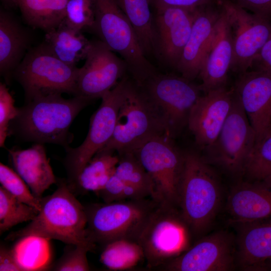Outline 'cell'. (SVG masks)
<instances>
[{
    "label": "cell",
    "instance_id": "8",
    "mask_svg": "<svg viewBox=\"0 0 271 271\" xmlns=\"http://www.w3.org/2000/svg\"><path fill=\"white\" fill-rule=\"evenodd\" d=\"M192 232L178 207L160 205L150 216L138 242L149 269H158L191 245Z\"/></svg>",
    "mask_w": 271,
    "mask_h": 271
},
{
    "label": "cell",
    "instance_id": "22",
    "mask_svg": "<svg viewBox=\"0 0 271 271\" xmlns=\"http://www.w3.org/2000/svg\"><path fill=\"white\" fill-rule=\"evenodd\" d=\"M242 225L237 258L247 270H271V217Z\"/></svg>",
    "mask_w": 271,
    "mask_h": 271
},
{
    "label": "cell",
    "instance_id": "33",
    "mask_svg": "<svg viewBox=\"0 0 271 271\" xmlns=\"http://www.w3.org/2000/svg\"><path fill=\"white\" fill-rule=\"evenodd\" d=\"M118 164L114 174L125 182L146 190L151 197L153 184L147 172L132 152L117 155Z\"/></svg>",
    "mask_w": 271,
    "mask_h": 271
},
{
    "label": "cell",
    "instance_id": "37",
    "mask_svg": "<svg viewBox=\"0 0 271 271\" xmlns=\"http://www.w3.org/2000/svg\"><path fill=\"white\" fill-rule=\"evenodd\" d=\"M19 113L18 108L15 106L14 99L9 89L4 83L0 84V146L4 147L9 134L10 123Z\"/></svg>",
    "mask_w": 271,
    "mask_h": 271
},
{
    "label": "cell",
    "instance_id": "23",
    "mask_svg": "<svg viewBox=\"0 0 271 271\" xmlns=\"http://www.w3.org/2000/svg\"><path fill=\"white\" fill-rule=\"evenodd\" d=\"M30 31L9 11L0 10V73L7 83L31 48Z\"/></svg>",
    "mask_w": 271,
    "mask_h": 271
},
{
    "label": "cell",
    "instance_id": "20",
    "mask_svg": "<svg viewBox=\"0 0 271 271\" xmlns=\"http://www.w3.org/2000/svg\"><path fill=\"white\" fill-rule=\"evenodd\" d=\"M227 209L232 221L240 224L271 217V183H240L231 191Z\"/></svg>",
    "mask_w": 271,
    "mask_h": 271
},
{
    "label": "cell",
    "instance_id": "13",
    "mask_svg": "<svg viewBox=\"0 0 271 271\" xmlns=\"http://www.w3.org/2000/svg\"><path fill=\"white\" fill-rule=\"evenodd\" d=\"M231 28L233 55L230 69L244 73L252 64L271 35V20L249 13L236 3L219 0Z\"/></svg>",
    "mask_w": 271,
    "mask_h": 271
},
{
    "label": "cell",
    "instance_id": "30",
    "mask_svg": "<svg viewBox=\"0 0 271 271\" xmlns=\"http://www.w3.org/2000/svg\"><path fill=\"white\" fill-rule=\"evenodd\" d=\"M99 260L109 270L119 271L134 268L145 257L138 241L121 238L104 245Z\"/></svg>",
    "mask_w": 271,
    "mask_h": 271
},
{
    "label": "cell",
    "instance_id": "25",
    "mask_svg": "<svg viewBox=\"0 0 271 271\" xmlns=\"http://www.w3.org/2000/svg\"><path fill=\"white\" fill-rule=\"evenodd\" d=\"M43 42L57 58L71 66L85 59L91 44L82 32L63 22L57 28L46 33Z\"/></svg>",
    "mask_w": 271,
    "mask_h": 271
},
{
    "label": "cell",
    "instance_id": "24",
    "mask_svg": "<svg viewBox=\"0 0 271 271\" xmlns=\"http://www.w3.org/2000/svg\"><path fill=\"white\" fill-rule=\"evenodd\" d=\"M9 153L15 171L41 200L44 192L56 183L43 144L36 143L25 150L13 149Z\"/></svg>",
    "mask_w": 271,
    "mask_h": 271
},
{
    "label": "cell",
    "instance_id": "6",
    "mask_svg": "<svg viewBox=\"0 0 271 271\" xmlns=\"http://www.w3.org/2000/svg\"><path fill=\"white\" fill-rule=\"evenodd\" d=\"M89 31L96 35L111 50L120 55L138 85H141L157 72L116 0H96L95 22Z\"/></svg>",
    "mask_w": 271,
    "mask_h": 271
},
{
    "label": "cell",
    "instance_id": "28",
    "mask_svg": "<svg viewBox=\"0 0 271 271\" xmlns=\"http://www.w3.org/2000/svg\"><path fill=\"white\" fill-rule=\"evenodd\" d=\"M107 151L98 152L81 169L72 181V187L97 194L102 190L114 173L119 161L118 155Z\"/></svg>",
    "mask_w": 271,
    "mask_h": 271
},
{
    "label": "cell",
    "instance_id": "14",
    "mask_svg": "<svg viewBox=\"0 0 271 271\" xmlns=\"http://www.w3.org/2000/svg\"><path fill=\"white\" fill-rule=\"evenodd\" d=\"M85 60L79 68L74 96L91 101L111 90L127 70L123 59L99 40L91 41Z\"/></svg>",
    "mask_w": 271,
    "mask_h": 271
},
{
    "label": "cell",
    "instance_id": "32",
    "mask_svg": "<svg viewBox=\"0 0 271 271\" xmlns=\"http://www.w3.org/2000/svg\"><path fill=\"white\" fill-rule=\"evenodd\" d=\"M39 211L0 187V234L21 223L31 221Z\"/></svg>",
    "mask_w": 271,
    "mask_h": 271
},
{
    "label": "cell",
    "instance_id": "17",
    "mask_svg": "<svg viewBox=\"0 0 271 271\" xmlns=\"http://www.w3.org/2000/svg\"><path fill=\"white\" fill-rule=\"evenodd\" d=\"M233 92L256 135L255 143L269 130L271 119V72L255 69L240 74Z\"/></svg>",
    "mask_w": 271,
    "mask_h": 271
},
{
    "label": "cell",
    "instance_id": "27",
    "mask_svg": "<svg viewBox=\"0 0 271 271\" xmlns=\"http://www.w3.org/2000/svg\"><path fill=\"white\" fill-rule=\"evenodd\" d=\"M26 24L49 32L63 21L68 0H16Z\"/></svg>",
    "mask_w": 271,
    "mask_h": 271
},
{
    "label": "cell",
    "instance_id": "2",
    "mask_svg": "<svg viewBox=\"0 0 271 271\" xmlns=\"http://www.w3.org/2000/svg\"><path fill=\"white\" fill-rule=\"evenodd\" d=\"M71 188L69 183L61 182L52 194L41 199L36 216L26 226L9 234L7 239L35 235L94 249L96 244L87 235L85 208Z\"/></svg>",
    "mask_w": 271,
    "mask_h": 271
},
{
    "label": "cell",
    "instance_id": "39",
    "mask_svg": "<svg viewBox=\"0 0 271 271\" xmlns=\"http://www.w3.org/2000/svg\"><path fill=\"white\" fill-rule=\"evenodd\" d=\"M213 0H153L154 9L171 7L194 10L209 5Z\"/></svg>",
    "mask_w": 271,
    "mask_h": 271
},
{
    "label": "cell",
    "instance_id": "31",
    "mask_svg": "<svg viewBox=\"0 0 271 271\" xmlns=\"http://www.w3.org/2000/svg\"><path fill=\"white\" fill-rule=\"evenodd\" d=\"M243 174L251 182L271 183V130L255 144Z\"/></svg>",
    "mask_w": 271,
    "mask_h": 271
},
{
    "label": "cell",
    "instance_id": "38",
    "mask_svg": "<svg viewBox=\"0 0 271 271\" xmlns=\"http://www.w3.org/2000/svg\"><path fill=\"white\" fill-rule=\"evenodd\" d=\"M236 1V3L242 8L271 20V0Z\"/></svg>",
    "mask_w": 271,
    "mask_h": 271
},
{
    "label": "cell",
    "instance_id": "11",
    "mask_svg": "<svg viewBox=\"0 0 271 271\" xmlns=\"http://www.w3.org/2000/svg\"><path fill=\"white\" fill-rule=\"evenodd\" d=\"M128 81L123 77L101 97L99 107L90 118L89 131L83 142L77 148H66L64 164L69 181L74 180L81 169L111 138Z\"/></svg>",
    "mask_w": 271,
    "mask_h": 271
},
{
    "label": "cell",
    "instance_id": "5",
    "mask_svg": "<svg viewBox=\"0 0 271 271\" xmlns=\"http://www.w3.org/2000/svg\"><path fill=\"white\" fill-rule=\"evenodd\" d=\"M164 133L168 134L158 109L142 88L129 80L114 132L99 151L132 152L148 140Z\"/></svg>",
    "mask_w": 271,
    "mask_h": 271
},
{
    "label": "cell",
    "instance_id": "18",
    "mask_svg": "<svg viewBox=\"0 0 271 271\" xmlns=\"http://www.w3.org/2000/svg\"><path fill=\"white\" fill-rule=\"evenodd\" d=\"M196 9L155 8L157 53L167 63L176 68L190 35Z\"/></svg>",
    "mask_w": 271,
    "mask_h": 271
},
{
    "label": "cell",
    "instance_id": "4",
    "mask_svg": "<svg viewBox=\"0 0 271 271\" xmlns=\"http://www.w3.org/2000/svg\"><path fill=\"white\" fill-rule=\"evenodd\" d=\"M159 205L151 197L91 204L85 207L87 236L103 246L121 238L137 241Z\"/></svg>",
    "mask_w": 271,
    "mask_h": 271
},
{
    "label": "cell",
    "instance_id": "26",
    "mask_svg": "<svg viewBox=\"0 0 271 271\" xmlns=\"http://www.w3.org/2000/svg\"><path fill=\"white\" fill-rule=\"evenodd\" d=\"M133 27L146 56L157 53L153 0H116Z\"/></svg>",
    "mask_w": 271,
    "mask_h": 271
},
{
    "label": "cell",
    "instance_id": "21",
    "mask_svg": "<svg viewBox=\"0 0 271 271\" xmlns=\"http://www.w3.org/2000/svg\"><path fill=\"white\" fill-rule=\"evenodd\" d=\"M206 6L196 10L190 35L176 66L181 76L190 80L199 75L220 14Z\"/></svg>",
    "mask_w": 271,
    "mask_h": 271
},
{
    "label": "cell",
    "instance_id": "12",
    "mask_svg": "<svg viewBox=\"0 0 271 271\" xmlns=\"http://www.w3.org/2000/svg\"><path fill=\"white\" fill-rule=\"evenodd\" d=\"M255 142L254 130L233 92L229 113L216 140L206 151L214 162L228 173L239 175L243 174Z\"/></svg>",
    "mask_w": 271,
    "mask_h": 271
},
{
    "label": "cell",
    "instance_id": "7",
    "mask_svg": "<svg viewBox=\"0 0 271 271\" xmlns=\"http://www.w3.org/2000/svg\"><path fill=\"white\" fill-rule=\"evenodd\" d=\"M79 68L57 58L43 42L31 47L13 72L26 101L40 95L67 93L74 95Z\"/></svg>",
    "mask_w": 271,
    "mask_h": 271
},
{
    "label": "cell",
    "instance_id": "1",
    "mask_svg": "<svg viewBox=\"0 0 271 271\" xmlns=\"http://www.w3.org/2000/svg\"><path fill=\"white\" fill-rule=\"evenodd\" d=\"M26 102L18 108L17 116L11 122V132L26 141L56 144L66 148L71 124L91 101L79 96L65 99L61 94H53Z\"/></svg>",
    "mask_w": 271,
    "mask_h": 271
},
{
    "label": "cell",
    "instance_id": "9",
    "mask_svg": "<svg viewBox=\"0 0 271 271\" xmlns=\"http://www.w3.org/2000/svg\"><path fill=\"white\" fill-rule=\"evenodd\" d=\"M132 152L151 179V198L160 205L178 207L184 153L176 147L172 137L167 133L156 136Z\"/></svg>",
    "mask_w": 271,
    "mask_h": 271
},
{
    "label": "cell",
    "instance_id": "40",
    "mask_svg": "<svg viewBox=\"0 0 271 271\" xmlns=\"http://www.w3.org/2000/svg\"><path fill=\"white\" fill-rule=\"evenodd\" d=\"M0 270H22L15 258L12 248H9L3 244L0 246Z\"/></svg>",
    "mask_w": 271,
    "mask_h": 271
},
{
    "label": "cell",
    "instance_id": "10",
    "mask_svg": "<svg viewBox=\"0 0 271 271\" xmlns=\"http://www.w3.org/2000/svg\"><path fill=\"white\" fill-rule=\"evenodd\" d=\"M191 81L156 72L140 85L158 109L172 138L187 125L190 111L201 95L200 85Z\"/></svg>",
    "mask_w": 271,
    "mask_h": 271
},
{
    "label": "cell",
    "instance_id": "15",
    "mask_svg": "<svg viewBox=\"0 0 271 271\" xmlns=\"http://www.w3.org/2000/svg\"><path fill=\"white\" fill-rule=\"evenodd\" d=\"M232 237L220 231L197 241L158 269L167 271H226L234 267Z\"/></svg>",
    "mask_w": 271,
    "mask_h": 271
},
{
    "label": "cell",
    "instance_id": "41",
    "mask_svg": "<svg viewBox=\"0 0 271 271\" xmlns=\"http://www.w3.org/2000/svg\"><path fill=\"white\" fill-rule=\"evenodd\" d=\"M257 70L271 72V35L262 47L252 66Z\"/></svg>",
    "mask_w": 271,
    "mask_h": 271
},
{
    "label": "cell",
    "instance_id": "43",
    "mask_svg": "<svg viewBox=\"0 0 271 271\" xmlns=\"http://www.w3.org/2000/svg\"><path fill=\"white\" fill-rule=\"evenodd\" d=\"M269 130H271V119H270V127H269ZM269 130H268V131H269Z\"/></svg>",
    "mask_w": 271,
    "mask_h": 271
},
{
    "label": "cell",
    "instance_id": "42",
    "mask_svg": "<svg viewBox=\"0 0 271 271\" xmlns=\"http://www.w3.org/2000/svg\"><path fill=\"white\" fill-rule=\"evenodd\" d=\"M3 5V7L7 10L10 11L11 9L18 8L16 0H1Z\"/></svg>",
    "mask_w": 271,
    "mask_h": 271
},
{
    "label": "cell",
    "instance_id": "19",
    "mask_svg": "<svg viewBox=\"0 0 271 271\" xmlns=\"http://www.w3.org/2000/svg\"><path fill=\"white\" fill-rule=\"evenodd\" d=\"M233 55L231 28L226 13L221 7L199 75L202 80L200 85L202 91L205 93L225 86Z\"/></svg>",
    "mask_w": 271,
    "mask_h": 271
},
{
    "label": "cell",
    "instance_id": "16",
    "mask_svg": "<svg viewBox=\"0 0 271 271\" xmlns=\"http://www.w3.org/2000/svg\"><path fill=\"white\" fill-rule=\"evenodd\" d=\"M233 98V89L221 87L201 95L192 107L187 125L201 149L207 150L216 140L229 113Z\"/></svg>",
    "mask_w": 271,
    "mask_h": 271
},
{
    "label": "cell",
    "instance_id": "35",
    "mask_svg": "<svg viewBox=\"0 0 271 271\" xmlns=\"http://www.w3.org/2000/svg\"><path fill=\"white\" fill-rule=\"evenodd\" d=\"M0 183L1 186L13 196L40 211L41 200L34 195L29 186L16 171L2 163L0 164Z\"/></svg>",
    "mask_w": 271,
    "mask_h": 271
},
{
    "label": "cell",
    "instance_id": "29",
    "mask_svg": "<svg viewBox=\"0 0 271 271\" xmlns=\"http://www.w3.org/2000/svg\"><path fill=\"white\" fill-rule=\"evenodd\" d=\"M49 240L35 235L24 236L16 240L12 249L22 271L42 270L48 268Z\"/></svg>",
    "mask_w": 271,
    "mask_h": 271
},
{
    "label": "cell",
    "instance_id": "36",
    "mask_svg": "<svg viewBox=\"0 0 271 271\" xmlns=\"http://www.w3.org/2000/svg\"><path fill=\"white\" fill-rule=\"evenodd\" d=\"M62 256L52 269L57 271H87L90 267L87 253L91 250L85 246L68 244Z\"/></svg>",
    "mask_w": 271,
    "mask_h": 271
},
{
    "label": "cell",
    "instance_id": "3",
    "mask_svg": "<svg viewBox=\"0 0 271 271\" xmlns=\"http://www.w3.org/2000/svg\"><path fill=\"white\" fill-rule=\"evenodd\" d=\"M220 201V185L207 162L196 152L184 153L178 207L193 235H199L210 227Z\"/></svg>",
    "mask_w": 271,
    "mask_h": 271
},
{
    "label": "cell",
    "instance_id": "34",
    "mask_svg": "<svg viewBox=\"0 0 271 271\" xmlns=\"http://www.w3.org/2000/svg\"><path fill=\"white\" fill-rule=\"evenodd\" d=\"M96 0H68L64 24L77 31H90L95 18Z\"/></svg>",
    "mask_w": 271,
    "mask_h": 271
}]
</instances>
